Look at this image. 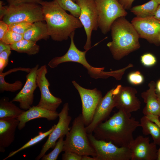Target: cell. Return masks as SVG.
<instances>
[{
  "mask_svg": "<svg viewBox=\"0 0 160 160\" xmlns=\"http://www.w3.org/2000/svg\"><path fill=\"white\" fill-rule=\"evenodd\" d=\"M111 30L112 40L107 45L115 60H120L140 48L139 35L125 17L116 19Z\"/></svg>",
  "mask_w": 160,
  "mask_h": 160,
  "instance_id": "cell-3",
  "label": "cell"
},
{
  "mask_svg": "<svg viewBox=\"0 0 160 160\" xmlns=\"http://www.w3.org/2000/svg\"><path fill=\"white\" fill-rule=\"evenodd\" d=\"M45 65L41 66L37 70L36 83L41 93V98L37 106L53 111H56L62 103L61 99L53 95L49 91L50 83L46 75L47 73Z\"/></svg>",
  "mask_w": 160,
  "mask_h": 160,
  "instance_id": "cell-11",
  "label": "cell"
},
{
  "mask_svg": "<svg viewBox=\"0 0 160 160\" xmlns=\"http://www.w3.org/2000/svg\"><path fill=\"white\" fill-rule=\"evenodd\" d=\"M154 17L160 20V4H159L158 7Z\"/></svg>",
  "mask_w": 160,
  "mask_h": 160,
  "instance_id": "cell-41",
  "label": "cell"
},
{
  "mask_svg": "<svg viewBox=\"0 0 160 160\" xmlns=\"http://www.w3.org/2000/svg\"><path fill=\"white\" fill-rule=\"evenodd\" d=\"M131 23L140 38L156 45L160 44V20L154 17L145 18L136 17L133 18Z\"/></svg>",
  "mask_w": 160,
  "mask_h": 160,
  "instance_id": "cell-14",
  "label": "cell"
},
{
  "mask_svg": "<svg viewBox=\"0 0 160 160\" xmlns=\"http://www.w3.org/2000/svg\"><path fill=\"white\" fill-rule=\"evenodd\" d=\"M135 0H119L118 2L124 8L126 9H131L132 4Z\"/></svg>",
  "mask_w": 160,
  "mask_h": 160,
  "instance_id": "cell-38",
  "label": "cell"
},
{
  "mask_svg": "<svg viewBox=\"0 0 160 160\" xmlns=\"http://www.w3.org/2000/svg\"><path fill=\"white\" fill-rule=\"evenodd\" d=\"M82 156L70 151L65 152L62 155L63 160H81Z\"/></svg>",
  "mask_w": 160,
  "mask_h": 160,
  "instance_id": "cell-34",
  "label": "cell"
},
{
  "mask_svg": "<svg viewBox=\"0 0 160 160\" xmlns=\"http://www.w3.org/2000/svg\"><path fill=\"white\" fill-rule=\"evenodd\" d=\"M158 100L159 101L160 104V94H156Z\"/></svg>",
  "mask_w": 160,
  "mask_h": 160,
  "instance_id": "cell-45",
  "label": "cell"
},
{
  "mask_svg": "<svg viewBox=\"0 0 160 160\" xmlns=\"http://www.w3.org/2000/svg\"><path fill=\"white\" fill-rule=\"evenodd\" d=\"M75 32H73L70 37L71 43L69 49L63 55L55 57L51 60L48 63V66L51 68L57 67L62 63L72 62L78 63L81 65L87 71L88 73L92 78H106L112 76L116 79L119 75L118 70L109 72L103 71L104 68H95L91 65L87 61L86 54L89 49L82 51L79 50L76 46L74 41Z\"/></svg>",
  "mask_w": 160,
  "mask_h": 160,
  "instance_id": "cell-5",
  "label": "cell"
},
{
  "mask_svg": "<svg viewBox=\"0 0 160 160\" xmlns=\"http://www.w3.org/2000/svg\"><path fill=\"white\" fill-rule=\"evenodd\" d=\"M56 126V124H54L51 129L47 132H39L38 135L31 139L30 140L18 149L11 152L9 155L3 160H6L8 158L12 156L20 151L31 147L39 142L46 137L49 135L54 129Z\"/></svg>",
  "mask_w": 160,
  "mask_h": 160,
  "instance_id": "cell-26",
  "label": "cell"
},
{
  "mask_svg": "<svg viewBox=\"0 0 160 160\" xmlns=\"http://www.w3.org/2000/svg\"><path fill=\"white\" fill-rule=\"evenodd\" d=\"M2 1H0V19H2L5 15L7 10L8 6H5Z\"/></svg>",
  "mask_w": 160,
  "mask_h": 160,
  "instance_id": "cell-39",
  "label": "cell"
},
{
  "mask_svg": "<svg viewBox=\"0 0 160 160\" xmlns=\"http://www.w3.org/2000/svg\"><path fill=\"white\" fill-rule=\"evenodd\" d=\"M159 145L160 147L158 150L157 156V160H160V144Z\"/></svg>",
  "mask_w": 160,
  "mask_h": 160,
  "instance_id": "cell-44",
  "label": "cell"
},
{
  "mask_svg": "<svg viewBox=\"0 0 160 160\" xmlns=\"http://www.w3.org/2000/svg\"><path fill=\"white\" fill-rule=\"evenodd\" d=\"M23 39V35L8 30L1 41L11 45Z\"/></svg>",
  "mask_w": 160,
  "mask_h": 160,
  "instance_id": "cell-30",
  "label": "cell"
},
{
  "mask_svg": "<svg viewBox=\"0 0 160 160\" xmlns=\"http://www.w3.org/2000/svg\"><path fill=\"white\" fill-rule=\"evenodd\" d=\"M25 110L9 101L8 97H2L0 100V119L17 118Z\"/></svg>",
  "mask_w": 160,
  "mask_h": 160,
  "instance_id": "cell-22",
  "label": "cell"
},
{
  "mask_svg": "<svg viewBox=\"0 0 160 160\" xmlns=\"http://www.w3.org/2000/svg\"><path fill=\"white\" fill-rule=\"evenodd\" d=\"M128 79L130 83L135 85L142 84L144 80L143 76L138 71L130 73L128 76Z\"/></svg>",
  "mask_w": 160,
  "mask_h": 160,
  "instance_id": "cell-33",
  "label": "cell"
},
{
  "mask_svg": "<svg viewBox=\"0 0 160 160\" xmlns=\"http://www.w3.org/2000/svg\"><path fill=\"white\" fill-rule=\"evenodd\" d=\"M5 76L0 74V92L5 91L15 92L21 89L23 84L19 80H17L12 83L6 82L5 80Z\"/></svg>",
  "mask_w": 160,
  "mask_h": 160,
  "instance_id": "cell-28",
  "label": "cell"
},
{
  "mask_svg": "<svg viewBox=\"0 0 160 160\" xmlns=\"http://www.w3.org/2000/svg\"><path fill=\"white\" fill-rule=\"evenodd\" d=\"M141 61L143 65L147 67L152 66L155 64L156 60L152 54L148 53L144 54L141 57Z\"/></svg>",
  "mask_w": 160,
  "mask_h": 160,
  "instance_id": "cell-32",
  "label": "cell"
},
{
  "mask_svg": "<svg viewBox=\"0 0 160 160\" xmlns=\"http://www.w3.org/2000/svg\"><path fill=\"white\" fill-rule=\"evenodd\" d=\"M81 160H96L95 157H90L88 156L84 155L82 156Z\"/></svg>",
  "mask_w": 160,
  "mask_h": 160,
  "instance_id": "cell-43",
  "label": "cell"
},
{
  "mask_svg": "<svg viewBox=\"0 0 160 160\" xmlns=\"http://www.w3.org/2000/svg\"><path fill=\"white\" fill-rule=\"evenodd\" d=\"M41 5L49 35L53 40H67L76 29L83 27L78 18L68 14L56 0L43 1Z\"/></svg>",
  "mask_w": 160,
  "mask_h": 160,
  "instance_id": "cell-2",
  "label": "cell"
},
{
  "mask_svg": "<svg viewBox=\"0 0 160 160\" xmlns=\"http://www.w3.org/2000/svg\"><path fill=\"white\" fill-rule=\"evenodd\" d=\"M86 126L82 114H80L75 118L70 130L65 135L63 151L74 152L81 156L96 157L95 151L89 141Z\"/></svg>",
  "mask_w": 160,
  "mask_h": 160,
  "instance_id": "cell-4",
  "label": "cell"
},
{
  "mask_svg": "<svg viewBox=\"0 0 160 160\" xmlns=\"http://www.w3.org/2000/svg\"><path fill=\"white\" fill-rule=\"evenodd\" d=\"M9 30L8 25L2 20L0 21V40Z\"/></svg>",
  "mask_w": 160,
  "mask_h": 160,
  "instance_id": "cell-36",
  "label": "cell"
},
{
  "mask_svg": "<svg viewBox=\"0 0 160 160\" xmlns=\"http://www.w3.org/2000/svg\"><path fill=\"white\" fill-rule=\"evenodd\" d=\"M98 15V28L104 34L110 30L114 21L127 12L117 0H94Z\"/></svg>",
  "mask_w": 160,
  "mask_h": 160,
  "instance_id": "cell-7",
  "label": "cell"
},
{
  "mask_svg": "<svg viewBox=\"0 0 160 160\" xmlns=\"http://www.w3.org/2000/svg\"><path fill=\"white\" fill-rule=\"evenodd\" d=\"M33 23L24 22L14 23L8 25V29L23 35L28 29L31 27Z\"/></svg>",
  "mask_w": 160,
  "mask_h": 160,
  "instance_id": "cell-31",
  "label": "cell"
},
{
  "mask_svg": "<svg viewBox=\"0 0 160 160\" xmlns=\"http://www.w3.org/2000/svg\"><path fill=\"white\" fill-rule=\"evenodd\" d=\"M43 0H9V5H15L23 3H32L41 5Z\"/></svg>",
  "mask_w": 160,
  "mask_h": 160,
  "instance_id": "cell-35",
  "label": "cell"
},
{
  "mask_svg": "<svg viewBox=\"0 0 160 160\" xmlns=\"http://www.w3.org/2000/svg\"><path fill=\"white\" fill-rule=\"evenodd\" d=\"M23 36V39L36 42L42 39L47 40L50 36L46 24L39 21L33 23Z\"/></svg>",
  "mask_w": 160,
  "mask_h": 160,
  "instance_id": "cell-21",
  "label": "cell"
},
{
  "mask_svg": "<svg viewBox=\"0 0 160 160\" xmlns=\"http://www.w3.org/2000/svg\"><path fill=\"white\" fill-rule=\"evenodd\" d=\"M155 0L159 4H160V0Z\"/></svg>",
  "mask_w": 160,
  "mask_h": 160,
  "instance_id": "cell-46",
  "label": "cell"
},
{
  "mask_svg": "<svg viewBox=\"0 0 160 160\" xmlns=\"http://www.w3.org/2000/svg\"><path fill=\"white\" fill-rule=\"evenodd\" d=\"M11 49H7L0 53V59L5 61L7 64L9 56L11 53Z\"/></svg>",
  "mask_w": 160,
  "mask_h": 160,
  "instance_id": "cell-37",
  "label": "cell"
},
{
  "mask_svg": "<svg viewBox=\"0 0 160 160\" xmlns=\"http://www.w3.org/2000/svg\"><path fill=\"white\" fill-rule=\"evenodd\" d=\"M159 5L155 0H150L143 4L133 7L130 9V10L138 17L145 18L154 17Z\"/></svg>",
  "mask_w": 160,
  "mask_h": 160,
  "instance_id": "cell-24",
  "label": "cell"
},
{
  "mask_svg": "<svg viewBox=\"0 0 160 160\" xmlns=\"http://www.w3.org/2000/svg\"><path fill=\"white\" fill-rule=\"evenodd\" d=\"M137 92L132 87L118 85L113 90L115 107L129 114L138 110L140 108L141 102L136 96Z\"/></svg>",
  "mask_w": 160,
  "mask_h": 160,
  "instance_id": "cell-13",
  "label": "cell"
},
{
  "mask_svg": "<svg viewBox=\"0 0 160 160\" xmlns=\"http://www.w3.org/2000/svg\"><path fill=\"white\" fill-rule=\"evenodd\" d=\"M75 2L79 6L81 12L78 18L86 33L87 40L84 47L85 50L91 48V38L93 31L98 28V15L94 0H76Z\"/></svg>",
  "mask_w": 160,
  "mask_h": 160,
  "instance_id": "cell-9",
  "label": "cell"
},
{
  "mask_svg": "<svg viewBox=\"0 0 160 160\" xmlns=\"http://www.w3.org/2000/svg\"><path fill=\"white\" fill-rule=\"evenodd\" d=\"M140 127L142 128L143 134L150 135L153 142L156 145L160 144V127L144 115L140 119Z\"/></svg>",
  "mask_w": 160,
  "mask_h": 160,
  "instance_id": "cell-23",
  "label": "cell"
},
{
  "mask_svg": "<svg viewBox=\"0 0 160 160\" xmlns=\"http://www.w3.org/2000/svg\"><path fill=\"white\" fill-rule=\"evenodd\" d=\"M2 20L8 25L21 22L33 23L44 20L41 6L32 3L9 5Z\"/></svg>",
  "mask_w": 160,
  "mask_h": 160,
  "instance_id": "cell-6",
  "label": "cell"
},
{
  "mask_svg": "<svg viewBox=\"0 0 160 160\" xmlns=\"http://www.w3.org/2000/svg\"><path fill=\"white\" fill-rule=\"evenodd\" d=\"M117 0L118 1L119 0Z\"/></svg>",
  "mask_w": 160,
  "mask_h": 160,
  "instance_id": "cell-49",
  "label": "cell"
},
{
  "mask_svg": "<svg viewBox=\"0 0 160 160\" xmlns=\"http://www.w3.org/2000/svg\"><path fill=\"white\" fill-rule=\"evenodd\" d=\"M19 121L17 118L0 119V152L4 153L5 148L13 142L15 132Z\"/></svg>",
  "mask_w": 160,
  "mask_h": 160,
  "instance_id": "cell-19",
  "label": "cell"
},
{
  "mask_svg": "<svg viewBox=\"0 0 160 160\" xmlns=\"http://www.w3.org/2000/svg\"><path fill=\"white\" fill-rule=\"evenodd\" d=\"M74 2H75V1H76V0H72Z\"/></svg>",
  "mask_w": 160,
  "mask_h": 160,
  "instance_id": "cell-47",
  "label": "cell"
},
{
  "mask_svg": "<svg viewBox=\"0 0 160 160\" xmlns=\"http://www.w3.org/2000/svg\"><path fill=\"white\" fill-rule=\"evenodd\" d=\"M58 117V113L56 111H50L37 105L32 106L17 118L19 122L17 128L21 130L25 127L27 122L33 119L45 118L51 121L55 120Z\"/></svg>",
  "mask_w": 160,
  "mask_h": 160,
  "instance_id": "cell-18",
  "label": "cell"
},
{
  "mask_svg": "<svg viewBox=\"0 0 160 160\" xmlns=\"http://www.w3.org/2000/svg\"><path fill=\"white\" fill-rule=\"evenodd\" d=\"M7 49H11L10 45L0 40V53Z\"/></svg>",
  "mask_w": 160,
  "mask_h": 160,
  "instance_id": "cell-40",
  "label": "cell"
},
{
  "mask_svg": "<svg viewBox=\"0 0 160 160\" xmlns=\"http://www.w3.org/2000/svg\"><path fill=\"white\" fill-rule=\"evenodd\" d=\"M113 88L108 91L103 97L99 103L90 123L86 126L88 134L92 133L95 128L108 117L113 108L115 107L113 98Z\"/></svg>",
  "mask_w": 160,
  "mask_h": 160,
  "instance_id": "cell-17",
  "label": "cell"
},
{
  "mask_svg": "<svg viewBox=\"0 0 160 160\" xmlns=\"http://www.w3.org/2000/svg\"><path fill=\"white\" fill-rule=\"evenodd\" d=\"M88 136L95 151L96 160H131V152L128 147H119L110 141L97 140L92 133L88 134Z\"/></svg>",
  "mask_w": 160,
  "mask_h": 160,
  "instance_id": "cell-8",
  "label": "cell"
},
{
  "mask_svg": "<svg viewBox=\"0 0 160 160\" xmlns=\"http://www.w3.org/2000/svg\"><path fill=\"white\" fill-rule=\"evenodd\" d=\"M140 127V122L131 114L122 110L114 113L109 119L98 124L93 135L97 139L110 141L119 147H128L134 139L133 133Z\"/></svg>",
  "mask_w": 160,
  "mask_h": 160,
  "instance_id": "cell-1",
  "label": "cell"
},
{
  "mask_svg": "<svg viewBox=\"0 0 160 160\" xmlns=\"http://www.w3.org/2000/svg\"><path fill=\"white\" fill-rule=\"evenodd\" d=\"M64 136H62L56 142L53 150L48 154H44L42 160H56L60 153L63 151L64 143Z\"/></svg>",
  "mask_w": 160,
  "mask_h": 160,
  "instance_id": "cell-29",
  "label": "cell"
},
{
  "mask_svg": "<svg viewBox=\"0 0 160 160\" xmlns=\"http://www.w3.org/2000/svg\"><path fill=\"white\" fill-rule=\"evenodd\" d=\"M9 0H7V1H8Z\"/></svg>",
  "mask_w": 160,
  "mask_h": 160,
  "instance_id": "cell-48",
  "label": "cell"
},
{
  "mask_svg": "<svg viewBox=\"0 0 160 160\" xmlns=\"http://www.w3.org/2000/svg\"><path fill=\"white\" fill-rule=\"evenodd\" d=\"M156 145L150 143L149 138L141 135L138 136L129 144L131 160H157L158 150Z\"/></svg>",
  "mask_w": 160,
  "mask_h": 160,
  "instance_id": "cell-15",
  "label": "cell"
},
{
  "mask_svg": "<svg viewBox=\"0 0 160 160\" xmlns=\"http://www.w3.org/2000/svg\"><path fill=\"white\" fill-rule=\"evenodd\" d=\"M156 94H160V79L156 83Z\"/></svg>",
  "mask_w": 160,
  "mask_h": 160,
  "instance_id": "cell-42",
  "label": "cell"
},
{
  "mask_svg": "<svg viewBox=\"0 0 160 160\" xmlns=\"http://www.w3.org/2000/svg\"><path fill=\"white\" fill-rule=\"evenodd\" d=\"M72 83L78 91L82 103V115L86 126L91 122L96 109L103 97L101 92L96 88H84L76 81Z\"/></svg>",
  "mask_w": 160,
  "mask_h": 160,
  "instance_id": "cell-10",
  "label": "cell"
},
{
  "mask_svg": "<svg viewBox=\"0 0 160 160\" xmlns=\"http://www.w3.org/2000/svg\"><path fill=\"white\" fill-rule=\"evenodd\" d=\"M39 65H36L31 69L26 75L25 84L15 96L12 99V102H17L19 107L24 110L29 109L33 104L34 92L37 87L36 83V73Z\"/></svg>",
  "mask_w": 160,
  "mask_h": 160,
  "instance_id": "cell-16",
  "label": "cell"
},
{
  "mask_svg": "<svg viewBox=\"0 0 160 160\" xmlns=\"http://www.w3.org/2000/svg\"><path fill=\"white\" fill-rule=\"evenodd\" d=\"M10 45L11 50L29 55H35L38 53L40 50V46L36 42L23 39Z\"/></svg>",
  "mask_w": 160,
  "mask_h": 160,
  "instance_id": "cell-25",
  "label": "cell"
},
{
  "mask_svg": "<svg viewBox=\"0 0 160 160\" xmlns=\"http://www.w3.org/2000/svg\"><path fill=\"white\" fill-rule=\"evenodd\" d=\"M68 103H65L60 112L58 113L59 120L56 126L43 145L40 152L35 159L40 160L50 148L55 147L56 141L59 138L66 135L70 130L69 125L71 120V117L69 115Z\"/></svg>",
  "mask_w": 160,
  "mask_h": 160,
  "instance_id": "cell-12",
  "label": "cell"
},
{
  "mask_svg": "<svg viewBox=\"0 0 160 160\" xmlns=\"http://www.w3.org/2000/svg\"><path fill=\"white\" fill-rule=\"evenodd\" d=\"M59 6L65 11H69L71 15L78 18L80 14L79 6L72 0H56Z\"/></svg>",
  "mask_w": 160,
  "mask_h": 160,
  "instance_id": "cell-27",
  "label": "cell"
},
{
  "mask_svg": "<svg viewBox=\"0 0 160 160\" xmlns=\"http://www.w3.org/2000/svg\"><path fill=\"white\" fill-rule=\"evenodd\" d=\"M148 89L141 94L145 105L143 110L145 116L153 115L160 117V104L156 92V83L151 81L148 84Z\"/></svg>",
  "mask_w": 160,
  "mask_h": 160,
  "instance_id": "cell-20",
  "label": "cell"
}]
</instances>
